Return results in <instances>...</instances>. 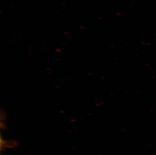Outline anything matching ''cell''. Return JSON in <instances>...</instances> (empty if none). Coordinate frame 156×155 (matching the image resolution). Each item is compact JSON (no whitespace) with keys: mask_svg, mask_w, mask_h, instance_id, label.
<instances>
[]
</instances>
